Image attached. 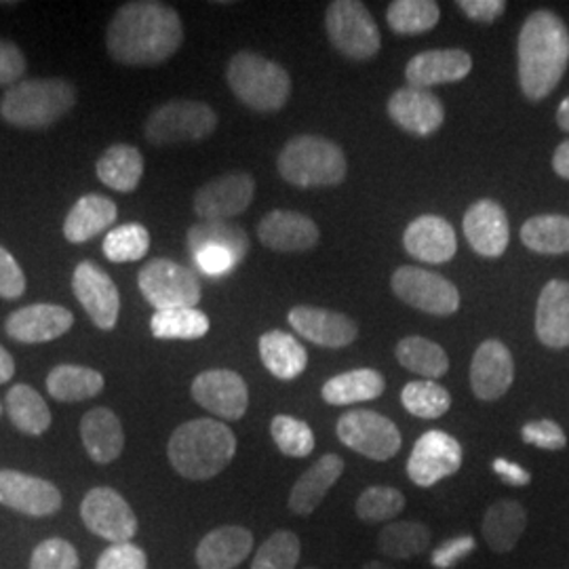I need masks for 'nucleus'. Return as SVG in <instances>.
Returning <instances> with one entry per match:
<instances>
[{"instance_id":"nucleus-54","label":"nucleus","mask_w":569,"mask_h":569,"mask_svg":"<svg viewBox=\"0 0 569 569\" xmlns=\"http://www.w3.org/2000/svg\"><path fill=\"white\" fill-rule=\"evenodd\" d=\"M26 72V58L18 44L0 41V84H18Z\"/></svg>"},{"instance_id":"nucleus-20","label":"nucleus","mask_w":569,"mask_h":569,"mask_svg":"<svg viewBox=\"0 0 569 569\" xmlns=\"http://www.w3.org/2000/svg\"><path fill=\"white\" fill-rule=\"evenodd\" d=\"M515 380V363L509 348L500 340H488L477 348L470 363V388L481 401H498Z\"/></svg>"},{"instance_id":"nucleus-15","label":"nucleus","mask_w":569,"mask_h":569,"mask_svg":"<svg viewBox=\"0 0 569 569\" xmlns=\"http://www.w3.org/2000/svg\"><path fill=\"white\" fill-rule=\"evenodd\" d=\"M192 399L224 420H241L249 406L243 378L230 369H209L194 378Z\"/></svg>"},{"instance_id":"nucleus-32","label":"nucleus","mask_w":569,"mask_h":569,"mask_svg":"<svg viewBox=\"0 0 569 569\" xmlns=\"http://www.w3.org/2000/svg\"><path fill=\"white\" fill-rule=\"evenodd\" d=\"M260 357L266 369L279 380H296L305 373L308 352L291 333L272 329L260 338Z\"/></svg>"},{"instance_id":"nucleus-48","label":"nucleus","mask_w":569,"mask_h":569,"mask_svg":"<svg viewBox=\"0 0 569 569\" xmlns=\"http://www.w3.org/2000/svg\"><path fill=\"white\" fill-rule=\"evenodd\" d=\"M30 569H79V552L61 538L44 540L32 552Z\"/></svg>"},{"instance_id":"nucleus-28","label":"nucleus","mask_w":569,"mask_h":569,"mask_svg":"<svg viewBox=\"0 0 569 569\" xmlns=\"http://www.w3.org/2000/svg\"><path fill=\"white\" fill-rule=\"evenodd\" d=\"M253 549V536L249 529L226 526L213 529L197 547V563L201 569L239 568Z\"/></svg>"},{"instance_id":"nucleus-14","label":"nucleus","mask_w":569,"mask_h":569,"mask_svg":"<svg viewBox=\"0 0 569 569\" xmlns=\"http://www.w3.org/2000/svg\"><path fill=\"white\" fill-rule=\"evenodd\" d=\"M256 197V182L249 173H226L204 183L194 194V211L201 222H228L241 216Z\"/></svg>"},{"instance_id":"nucleus-1","label":"nucleus","mask_w":569,"mask_h":569,"mask_svg":"<svg viewBox=\"0 0 569 569\" xmlns=\"http://www.w3.org/2000/svg\"><path fill=\"white\" fill-rule=\"evenodd\" d=\"M183 41L178 11L163 2H127L108 26V51L124 66H157L169 60Z\"/></svg>"},{"instance_id":"nucleus-26","label":"nucleus","mask_w":569,"mask_h":569,"mask_svg":"<svg viewBox=\"0 0 569 569\" xmlns=\"http://www.w3.org/2000/svg\"><path fill=\"white\" fill-rule=\"evenodd\" d=\"M536 336L549 348L569 346V283L555 279L545 284L536 308Z\"/></svg>"},{"instance_id":"nucleus-24","label":"nucleus","mask_w":569,"mask_h":569,"mask_svg":"<svg viewBox=\"0 0 569 569\" xmlns=\"http://www.w3.org/2000/svg\"><path fill=\"white\" fill-rule=\"evenodd\" d=\"M403 244L411 258L428 264H446L458 251L456 230L441 216H420L413 220L407 226Z\"/></svg>"},{"instance_id":"nucleus-10","label":"nucleus","mask_w":569,"mask_h":569,"mask_svg":"<svg viewBox=\"0 0 569 569\" xmlns=\"http://www.w3.org/2000/svg\"><path fill=\"white\" fill-rule=\"evenodd\" d=\"M336 430L346 448L376 462L395 458L403 443L397 425L387 416L369 409L348 411L338 420Z\"/></svg>"},{"instance_id":"nucleus-39","label":"nucleus","mask_w":569,"mask_h":569,"mask_svg":"<svg viewBox=\"0 0 569 569\" xmlns=\"http://www.w3.org/2000/svg\"><path fill=\"white\" fill-rule=\"evenodd\" d=\"M7 411L16 427L26 435H42L51 427V411L34 388L18 385L7 395Z\"/></svg>"},{"instance_id":"nucleus-42","label":"nucleus","mask_w":569,"mask_h":569,"mask_svg":"<svg viewBox=\"0 0 569 569\" xmlns=\"http://www.w3.org/2000/svg\"><path fill=\"white\" fill-rule=\"evenodd\" d=\"M387 20L397 34H425L441 20V9L432 0H395L388 7Z\"/></svg>"},{"instance_id":"nucleus-18","label":"nucleus","mask_w":569,"mask_h":569,"mask_svg":"<svg viewBox=\"0 0 569 569\" xmlns=\"http://www.w3.org/2000/svg\"><path fill=\"white\" fill-rule=\"evenodd\" d=\"M388 114L403 131L420 138L437 133L446 121L441 100L428 89H416L409 84L390 96Z\"/></svg>"},{"instance_id":"nucleus-31","label":"nucleus","mask_w":569,"mask_h":569,"mask_svg":"<svg viewBox=\"0 0 569 569\" xmlns=\"http://www.w3.org/2000/svg\"><path fill=\"white\" fill-rule=\"evenodd\" d=\"M528 528V512L517 500L493 502L483 517L481 533L493 552H510Z\"/></svg>"},{"instance_id":"nucleus-36","label":"nucleus","mask_w":569,"mask_h":569,"mask_svg":"<svg viewBox=\"0 0 569 569\" xmlns=\"http://www.w3.org/2000/svg\"><path fill=\"white\" fill-rule=\"evenodd\" d=\"M397 361L427 380L443 378L449 371L448 352L420 336H409L397 345Z\"/></svg>"},{"instance_id":"nucleus-30","label":"nucleus","mask_w":569,"mask_h":569,"mask_svg":"<svg viewBox=\"0 0 569 569\" xmlns=\"http://www.w3.org/2000/svg\"><path fill=\"white\" fill-rule=\"evenodd\" d=\"M119 209L102 194H87L70 209L63 222V237L70 243H87L117 222Z\"/></svg>"},{"instance_id":"nucleus-11","label":"nucleus","mask_w":569,"mask_h":569,"mask_svg":"<svg viewBox=\"0 0 569 569\" xmlns=\"http://www.w3.org/2000/svg\"><path fill=\"white\" fill-rule=\"evenodd\" d=\"M392 291L407 306L437 317H449L460 308V291L456 284L418 266H401L392 274Z\"/></svg>"},{"instance_id":"nucleus-41","label":"nucleus","mask_w":569,"mask_h":569,"mask_svg":"<svg viewBox=\"0 0 569 569\" xmlns=\"http://www.w3.org/2000/svg\"><path fill=\"white\" fill-rule=\"evenodd\" d=\"M430 529L416 521H395L378 536V547L390 559H411L430 547Z\"/></svg>"},{"instance_id":"nucleus-7","label":"nucleus","mask_w":569,"mask_h":569,"mask_svg":"<svg viewBox=\"0 0 569 569\" xmlns=\"http://www.w3.org/2000/svg\"><path fill=\"white\" fill-rule=\"evenodd\" d=\"M326 30L333 47L350 60H369L380 51L378 23L359 0H336L327 7Z\"/></svg>"},{"instance_id":"nucleus-34","label":"nucleus","mask_w":569,"mask_h":569,"mask_svg":"<svg viewBox=\"0 0 569 569\" xmlns=\"http://www.w3.org/2000/svg\"><path fill=\"white\" fill-rule=\"evenodd\" d=\"M143 176L142 152L133 146L117 143L98 161V178L117 192H133Z\"/></svg>"},{"instance_id":"nucleus-53","label":"nucleus","mask_w":569,"mask_h":569,"mask_svg":"<svg viewBox=\"0 0 569 569\" xmlns=\"http://www.w3.org/2000/svg\"><path fill=\"white\" fill-rule=\"evenodd\" d=\"M194 260H197L199 270L207 277H224L234 270V266L239 264L237 258L222 247H204L194 253Z\"/></svg>"},{"instance_id":"nucleus-40","label":"nucleus","mask_w":569,"mask_h":569,"mask_svg":"<svg viewBox=\"0 0 569 569\" xmlns=\"http://www.w3.org/2000/svg\"><path fill=\"white\" fill-rule=\"evenodd\" d=\"M150 329L159 340H199L209 331V319L197 308L157 310Z\"/></svg>"},{"instance_id":"nucleus-22","label":"nucleus","mask_w":569,"mask_h":569,"mask_svg":"<svg viewBox=\"0 0 569 569\" xmlns=\"http://www.w3.org/2000/svg\"><path fill=\"white\" fill-rule=\"evenodd\" d=\"M74 323L70 310L56 305H32L7 319V336L21 345H42L63 336Z\"/></svg>"},{"instance_id":"nucleus-60","label":"nucleus","mask_w":569,"mask_h":569,"mask_svg":"<svg viewBox=\"0 0 569 569\" xmlns=\"http://www.w3.org/2000/svg\"><path fill=\"white\" fill-rule=\"evenodd\" d=\"M363 569H392L388 568V566H385V563H380V561H369V563H366V568Z\"/></svg>"},{"instance_id":"nucleus-52","label":"nucleus","mask_w":569,"mask_h":569,"mask_svg":"<svg viewBox=\"0 0 569 569\" xmlns=\"http://www.w3.org/2000/svg\"><path fill=\"white\" fill-rule=\"evenodd\" d=\"M475 549H477V542H475L472 536H468V533L456 536V538L443 542L439 549L435 550L430 561L437 569H451Z\"/></svg>"},{"instance_id":"nucleus-5","label":"nucleus","mask_w":569,"mask_h":569,"mask_svg":"<svg viewBox=\"0 0 569 569\" xmlns=\"http://www.w3.org/2000/svg\"><path fill=\"white\" fill-rule=\"evenodd\" d=\"M279 173L298 188H321L345 182V152L338 143L319 136H298L279 154Z\"/></svg>"},{"instance_id":"nucleus-51","label":"nucleus","mask_w":569,"mask_h":569,"mask_svg":"<svg viewBox=\"0 0 569 569\" xmlns=\"http://www.w3.org/2000/svg\"><path fill=\"white\" fill-rule=\"evenodd\" d=\"M26 291V277L16 258L0 247V298L18 300Z\"/></svg>"},{"instance_id":"nucleus-6","label":"nucleus","mask_w":569,"mask_h":569,"mask_svg":"<svg viewBox=\"0 0 569 569\" xmlns=\"http://www.w3.org/2000/svg\"><path fill=\"white\" fill-rule=\"evenodd\" d=\"M226 79L232 93L258 112H277L291 96V79L283 66L251 51L230 60Z\"/></svg>"},{"instance_id":"nucleus-44","label":"nucleus","mask_w":569,"mask_h":569,"mask_svg":"<svg viewBox=\"0 0 569 569\" xmlns=\"http://www.w3.org/2000/svg\"><path fill=\"white\" fill-rule=\"evenodd\" d=\"M406 509V496L399 489L388 488V486H373L367 488L357 505V517L366 523H385L401 515Z\"/></svg>"},{"instance_id":"nucleus-58","label":"nucleus","mask_w":569,"mask_h":569,"mask_svg":"<svg viewBox=\"0 0 569 569\" xmlns=\"http://www.w3.org/2000/svg\"><path fill=\"white\" fill-rule=\"evenodd\" d=\"M13 373H16V361H13V357L0 346V385L9 382V380L13 378Z\"/></svg>"},{"instance_id":"nucleus-45","label":"nucleus","mask_w":569,"mask_h":569,"mask_svg":"<svg viewBox=\"0 0 569 569\" xmlns=\"http://www.w3.org/2000/svg\"><path fill=\"white\" fill-rule=\"evenodd\" d=\"M150 249V234L142 224H124L108 232L103 239V253L110 262L124 264L142 260Z\"/></svg>"},{"instance_id":"nucleus-55","label":"nucleus","mask_w":569,"mask_h":569,"mask_svg":"<svg viewBox=\"0 0 569 569\" xmlns=\"http://www.w3.org/2000/svg\"><path fill=\"white\" fill-rule=\"evenodd\" d=\"M458 7L468 20L479 21V23H491L505 16L507 2L505 0H460Z\"/></svg>"},{"instance_id":"nucleus-16","label":"nucleus","mask_w":569,"mask_h":569,"mask_svg":"<svg viewBox=\"0 0 569 569\" xmlns=\"http://www.w3.org/2000/svg\"><path fill=\"white\" fill-rule=\"evenodd\" d=\"M72 289L91 321L100 329H112L119 321L121 296L114 281L93 262H81L74 268Z\"/></svg>"},{"instance_id":"nucleus-38","label":"nucleus","mask_w":569,"mask_h":569,"mask_svg":"<svg viewBox=\"0 0 569 569\" xmlns=\"http://www.w3.org/2000/svg\"><path fill=\"white\" fill-rule=\"evenodd\" d=\"M188 247L192 256L204 247L228 249L241 264L249 253V237L241 226L232 222H199L188 230Z\"/></svg>"},{"instance_id":"nucleus-59","label":"nucleus","mask_w":569,"mask_h":569,"mask_svg":"<svg viewBox=\"0 0 569 569\" xmlns=\"http://www.w3.org/2000/svg\"><path fill=\"white\" fill-rule=\"evenodd\" d=\"M557 122L563 131H569V96L561 102L559 110H557Z\"/></svg>"},{"instance_id":"nucleus-27","label":"nucleus","mask_w":569,"mask_h":569,"mask_svg":"<svg viewBox=\"0 0 569 569\" xmlns=\"http://www.w3.org/2000/svg\"><path fill=\"white\" fill-rule=\"evenodd\" d=\"M342 472H345V460L336 453H327L321 460H317L291 489L289 509L302 517L312 515L326 500L327 491L338 483Z\"/></svg>"},{"instance_id":"nucleus-8","label":"nucleus","mask_w":569,"mask_h":569,"mask_svg":"<svg viewBox=\"0 0 569 569\" xmlns=\"http://www.w3.org/2000/svg\"><path fill=\"white\" fill-rule=\"evenodd\" d=\"M218 127V114L211 106L192 100H173L159 106L146 121V140L157 146L199 142Z\"/></svg>"},{"instance_id":"nucleus-43","label":"nucleus","mask_w":569,"mask_h":569,"mask_svg":"<svg viewBox=\"0 0 569 569\" xmlns=\"http://www.w3.org/2000/svg\"><path fill=\"white\" fill-rule=\"evenodd\" d=\"M401 403L416 418L437 420L448 413L451 395L448 388L437 385L435 380H416L403 388Z\"/></svg>"},{"instance_id":"nucleus-21","label":"nucleus","mask_w":569,"mask_h":569,"mask_svg":"<svg viewBox=\"0 0 569 569\" xmlns=\"http://www.w3.org/2000/svg\"><path fill=\"white\" fill-rule=\"evenodd\" d=\"M468 244L483 258H500L510 241L509 218L505 207L491 199H481L468 207L465 216Z\"/></svg>"},{"instance_id":"nucleus-25","label":"nucleus","mask_w":569,"mask_h":569,"mask_svg":"<svg viewBox=\"0 0 569 569\" xmlns=\"http://www.w3.org/2000/svg\"><path fill=\"white\" fill-rule=\"evenodd\" d=\"M472 70V58L462 49H432L418 53L406 66L409 87L430 89L435 84L465 81Z\"/></svg>"},{"instance_id":"nucleus-33","label":"nucleus","mask_w":569,"mask_h":569,"mask_svg":"<svg viewBox=\"0 0 569 569\" xmlns=\"http://www.w3.org/2000/svg\"><path fill=\"white\" fill-rule=\"evenodd\" d=\"M387 388V380L380 371L363 367L333 376L323 385V399L329 406H355L378 399Z\"/></svg>"},{"instance_id":"nucleus-4","label":"nucleus","mask_w":569,"mask_h":569,"mask_svg":"<svg viewBox=\"0 0 569 569\" xmlns=\"http://www.w3.org/2000/svg\"><path fill=\"white\" fill-rule=\"evenodd\" d=\"M77 103V89L60 79H32L13 84L2 102V119L16 127H49Z\"/></svg>"},{"instance_id":"nucleus-61","label":"nucleus","mask_w":569,"mask_h":569,"mask_svg":"<svg viewBox=\"0 0 569 569\" xmlns=\"http://www.w3.org/2000/svg\"><path fill=\"white\" fill-rule=\"evenodd\" d=\"M0 411H2V407H0Z\"/></svg>"},{"instance_id":"nucleus-57","label":"nucleus","mask_w":569,"mask_h":569,"mask_svg":"<svg viewBox=\"0 0 569 569\" xmlns=\"http://www.w3.org/2000/svg\"><path fill=\"white\" fill-rule=\"evenodd\" d=\"M552 167H555V171H557L561 178L569 180V140L559 143V148L555 150Z\"/></svg>"},{"instance_id":"nucleus-50","label":"nucleus","mask_w":569,"mask_h":569,"mask_svg":"<svg viewBox=\"0 0 569 569\" xmlns=\"http://www.w3.org/2000/svg\"><path fill=\"white\" fill-rule=\"evenodd\" d=\"M96 569H148V557L131 542L110 545L98 559Z\"/></svg>"},{"instance_id":"nucleus-19","label":"nucleus","mask_w":569,"mask_h":569,"mask_svg":"<svg viewBox=\"0 0 569 569\" xmlns=\"http://www.w3.org/2000/svg\"><path fill=\"white\" fill-rule=\"evenodd\" d=\"M287 321L308 342L326 348H345L359 336V327L350 317L326 308L296 306L289 310Z\"/></svg>"},{"instance_id":"nucleus-47","label":"nucleus","mask_w":569,"mask_h":569,"mask_svg":"<svg viewBox=\"0 0 569 569\" xmlns=\"http://www.w3.org/2000/svg\"><path fill=\"white\" fill-rule=\"evenodd\" d=\"M277 448L289 458H306L315 449L312 428L293 416H277L270 425Z\"/></svg>"},{"instance_id":"nucleus-35","label":"nucleus","mask_w":569,"mask_h":569,"mask_svg":"<svg viewBox=\"0 0 569 569\" xmlns=\"http://www.w3.org/2000/svg\"><path fill=\"white\" fill-rule=\"evenodd\" d=\"M47 390L58 401L77 403L102 392L103 376L89 367L58 366L47 378Z\"/></svg>"},{"instance_id":"nucleus-56","label":"nucleus","mask_w":569,"mask_h":569,"mask_svg":"<svg viewBox=\"0 0 569 569\" xmlns=\"http://www.w3.org/2000/svg\"><path fill=\"white\" fill-rule=\"evenodd\" d=\"M491 468H493V472H496L507 486H512V488H526V486H529V481H531V475H529L526 468L519 467V465H515V462H509V460H505V458H496Z\"/></svg>"},{"instance_id":"nucleus-46","label":"nucleus","mask_w":569,"mask_h":569,"mask_svg":"<svg viewBox=\"0 0 569 569\" xmlns=\"http://www.w3.org/2000/svg\"><path fill=\"white\" fill-rule=\"evenodd\" d=\"M300 538L289 529H279L258 549L251 569H293L300 561Z\"/></svg>"},{"instance_id":"nucleus-62","label":"nucleus","mask_w":569,"mask_h":569,"mask_svg":"<svg viewBox=\"0 0 569 569\" xmlns=\"http://www.w3.org/2000/svg\"><path fill=\"white\" fill-rule=\"evenodd\" d=\"M306 569H315V568H306Z\"/></svg>"},{"instance_id":"nucleus-29","label":"nucleus","mask_w":569,"mask_h":569,"mask_svg":"<svg viewBox=\"0 0 569 569\" xmlns=\"http://www.w3.org/2000/svg\"><path fill=\"white\" fill-rule=\"evenodd\" d=\"M81 439L89 458L98 465H110L122 453L124 432L114 411L98 407L84 413Z\"/></svg>"},{"instance_id":"nucleus-13","label":"nucleus","mask_w":569,"mask_h":569,"mask_svg":"<svg viewBox=\"0 0 569 569\" xmlns=\"http://www.w3.org/2000/svg\"><path fill=\"white\" fill-rule=\"evenodd\" d=\"M81 515L87 528L112 545L131 542L138 531L133 510L114 489H91L82 500Z\"/></svg>"},{"instance_id":"nucleus-12","label":"nucleus","mask_w":569,"mask_h":569,"mask_svg":"<svg viewBox=\"0 0 569 569\" xmlns=\"http://www.w3.org/2000/svg\"><path fill=\"white\" fill-rule=\"evenodd\" d=\"M462 467V446L446 430L425 432L407 460V475L418 488H432L435 483L456 475Z\"/></svg>"},{"instance_id":"nucleus-2","label":"nucleus","mask_w":569,"mask_h":569,"mask_svg":"<svg viewBox=\"0 0 569 569\" xmlns=\"http://www.w3.org/2000/svg\"><path fill=\"white\" fill-rule=\"evenodd\" d=\"M569 63V30L552 11H533L519 32V82L538 102L563 79Z\"/></svg>"},{"instance_id":"nucleus-37","label":"nucleus","mask_w":569,"mask_h":569,"mask_svg":"<svg viewBox=\"0 0 569 569\" xmlns=\"http://www.w3.org/2000/svg\"><path fill=\"white\" fill-rule=\"evenodd\" d=\"M521 241L536 253L559 256L569 251L568 216H533L521 228Z\"/></svg>"},{"instance_id":"nucleus-9","label":"nucleus","mask_w":569,"mask_h":569,"mask_svg":"<svg viewBox=\"0 0 569 569\" xmlns=\"http://www.w3.org/2000/svg\"><path fill=\"white\" fill-rule=\"evenodd\" d=\"M138 284L146 302L157 310L197 308L201 302V283L197 274L190 268L164 258L143 266Z\"/></svg>"},{"instance_id":"nucleus-23","label":"nucleus","mask_w":569,"mask_h":569,"mask_svg":"<svg viewBox=\"0 0 569 569\" xmlns=\"http://www.w3.org/2000/svg\"><path fill=\"white\" fill-rule=\"evenodd\" d=\"M260 241L274 251L298 253L308 251L319 243V226L315 224L305 213L274 209L262 218L258 226Z\"/></svg>"},{"instance_id":"nucleus-49","label":"nucleus","mask_w":569,"mask_h":569,"mask_svg":"<svg viewBox=\"0 0 569 569\" xmlns=\"http://www.w3.org/2000/svg\"><path fill=\"white\" fill-rule=\"evenodd\" d=\"M521 439L533 448L550 449V451H557V449L568 446V437H566L563 428L552 420L528 422L526 427L521 428Z\"/></svg>"},{"instance_id":"nucleus-3","label":"nucleus","mask_w":569,"mask_h":569,"mask_svg":"<svg viewBox=\"0 0 569 569\" xmlns=\"http://www.w3.org/2000/svg\"><path fill=\"white\" fill-rule=\"evenodd\" d=\"M169 460L182 477L204 481L220 475L237 453V437L230 428L211 420H190L169 439Z\"/></svg>"},{"instance_id":"nucleus-17","label":"nucleus","mask_w":569,"mask_h":569,"mask_svg":"<svg viewBox=\"0 0 569 569\" xmlns=\"http://www.w3.org/2000/svg\"><path fill=\"white\" fill-rule=\"evenodd\" d=\"M0 505L21 515L49 517L61 509V493L53 483L39 477L18 470H0Z\"/></svg>"}]
</instances>
